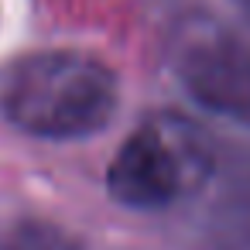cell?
Instances as JSON below:
<instances>
[{
  "label": "cell",
  "instance_id": "1",
  "mask_svg": "<svg viewBox=\"0 0 250 250\" xmlns=\"http://www.w3.org/2000/svg\"><path fill=\"white\" fill-rule=\"evenodd\" d=\"M0 110L35 137H89L117 110V76L83 52H35L7 69Z\"/></svg>",
  "mask_w": 250,
  "mask_h": 250
},
{
  "label": "cell",
  "instance_id": "2",
  "mask_svg": "<svg viewBox=\"0 0 250 250\" xmlns=\"http://www.w3.org/2000/svg\"><path fill=\"white\" fill-rule=\"evenodd\" d=\"M212 171V147L206 134L182 117H158L134 130L106 171V188L120 206L165 209L192 195Z\"/></svg>",
  "mask_w": 250,
  "mask_h": 250
},
{
  "label": "cell",
  "instance_id": "3",
  "mask_svg": "<svg viewBox=\"0 0 250 250\" xmlns=\"http://www.w3.org/2000/svg\"><path fill=\"white\" fill-rule=\"evenodd\" d=\"M182 79L212 110L250 113V55L236 45L192 48L182 59Z\"/></svg>",
  "mask_w": 250,
  "mask_h": 250
},
{
  "label": "cell",
  "instance_id": "4",
  "mask_svg": "<svg viewBox=\"0 0 250 250\" xmlns=\"http://www.w3.org/2000/svg\"><path fill=\"white\" fill-rule=\"evenodd\" d=\"M0 250H83L79 240L48 219H18L7 236L0 240Z\"/></svg>",
  "mask_w": 250,
  "mask_h": 250
}]
</instances>
